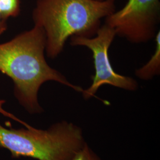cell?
Segmentation results:
<instances>
[{
	"label": "cell",
	"instance_id": "8992f818",
	"mask_svg": "<svg viewBox=\"0 0 160 160\" xmlns=\"http://www.w3.org/2000/svg\"><path fill=\"white\" fill-rule=\"evenodd\" d=\"M156 47L154 54L148 61L135 71V76L140 80L149 81L160 75V32L155 37Z\"/></svg>",
	"mask_w": 160,
	"mask_h": 160
},
{
	"label": "cell",
	"instance_id": "ba28073f",
	"mask_svg": "<svg viewBox=\"0 0 160 160\" xmlns=\"http://www.w3.org/2000/svg\"><path fill=\"white\" fill-rule=\"evenodd\" d=\"M72 160H102L87 143L75 155Z\"/></svg>",
	"mask_w": 160,
	"mask_h": 160
},
{
	"label": "cell",
	"instance_id": "6da1fadb",
	"mask_svg": "<svg viewBox=\"0 0 160 160\" xmlns=\"http://www.w3.org/2000/svg\"><path fill=\"white\" fill-rule=\"evenodd\" d=\"M45 32L36 26L0 44V72L12 80L15 97L30 114L43 112L38 92L47 81L57 82L81 94L84 90L49 65L45 57Z\"/></svg>",
	"mask_w": 160,
	"mask_h": 160
},
{
	"label": "cell",
	"instance_id": "52a82bcc",
	"mask_svg": "<svg viewBox=\"0 0 160 160\" xmlns=\"http://www.w3.org/2000/svg\"><path fill=\"white\" fill-rule=\"evenodd\" d=\"M0 11L3 17L7 20L16 17L21 11L20 0H0Z\"/></svg>",
	"mask_w": 160,
	"mask_h": 160
},
{
	"label": "cell",
	"instance_id": "3957f363",
	"mask_svg": "<svg viewBox=\"0 0 160 160\" xmlns=\"http://www.w3.org/2000/svg\"><path fill=\"white\" fill-rule=\"evenodd\" d=\"M86 142L81 128L67 120L46 130L29 125L26 129H9L0 125V148L8 149L14 158L72 160Z\"/></svg>",
	"mask_w": 160,
	"mask_h": 160
},
{
	"label": "cell",
	"instance_id": "5b68a950",
	"mask_svg": "<svg viewBox=\"0 0 160 160\" xmlns=\"http://www.w3.org/2000/svg\"><path fill=\"white\" fill-rule=\"evenodd\" d=\"M160 22V0H128L120 10L104 18L116 36L134 44L154 39Z\"/></svg>",
	"mask_w": 160,
	"mask_h": 160
},
{
	"label": "cell",
	"instance_id": "9c48e42d",
	"mask_svg": "<svg viewBox=\"0 0 160 160\" xmlns=\"http://www.w3.org/2000/svg\"><path fill=\"white\" fill-rule=\"evenodd\" d=\"M5 102H6L4 100H0V113L3 114L4 116H5L7 117V118H11V119H13V120H16L17 122H18L21 123L22 124L24 125L25 126H28V125L27 123H26L25 122H23L22 120H20V119H18L17 118H16V116H14L13 114H11L10 113L7 112L4 109L2 108V105L5 103Z\"/></svg>",
	"mask_w": 160,
	"mask_h": 160
},
{
	"label": "cell",
	"instance_id": "7a4b0ae2",
	"mask_svg": "<svg viewBox=\"0 0 160 160\" xmlns=\"http://www.w3.org/2000/svg\"><path fill=\"white\" fill-rule=\"evenodd\" d=\"M116 0H37L34 26L43 30L47 56L57 58L73 36L92 37L102 20L116 11Z\"/></svg>",
	"mask_w": 160,
	"mask_h": 160
},
{
	"label": "cell",
	"instance_id": "277c9868",
	"mask_svg": "<svg viewBox=\"0 0 160 160\" xmlns=\"http://www.w3.org/2000/svg\"><path fill=\"white\" fill-rule=\"evenodd\" d=\"M116 36L113 29L104 24L92 37L73 36L69 39L71 46L86 47L92 54L94 74L92 76L91 85L82 93V97L86 100L96 97L98 89L104 85L129 92L137 91L139 88L137 80L131 77L117 73L112 67L109 51Z\"/></svg>",
	"mask_w": 160,
	"mask_h": 160
},
{
	"label": "cell",
	"instance_id": "30bf717a",
	"mask_svg": "<svg viewBox=\"0 0 160 160\" xmlns=\"http://www.w3.org/2000/svg\"><path fill=\"white\" fill-rule=\"evenodd\" d=\"M7 20L3 17L0 11V35L4 33L7 29Z\"/></svg>",
	"mask_w": 160,
	"mask_h": 160
},
{
	"label": "cell",
	"instance_id": "8fae6325",
	"mask_svg": "<svg viewBox=\"0 0 160 160\" xmlns=\"http://www.w3.org/2000/svg\"><path fill=\"white\" fill-rule=\"evenodd\" d=\"M96 1H104V0H96Z\"/></svg>",
	"mask_w": 160,
	"mask_h": 160
}]
</instances>
